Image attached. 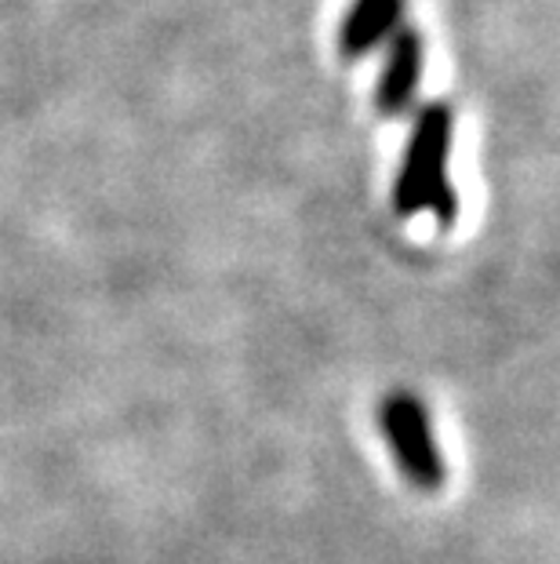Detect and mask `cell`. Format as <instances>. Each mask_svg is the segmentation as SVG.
I'll use <instances>...</instances> for the list:
<instances>
[{
  "label": "cell",
  "instance_id": "cell-4",
  "mask_svg": "<svg viewBox=\"0 0 560 564\" xmlns=\"http://www.w3.org/2000/svg\"><path fill=\"white\" fill-rule=\"evenodd\" d=\"M404 0H353L339 26L342 58H364L400 30Z\"/></svg>",
  "mask_w": 560,
  "mask_h": 564
},
{
  "label": "cell",
  "instance_id": "cell-2",
  "mask_svg": "<svg viewBox=\"0 0 560 564\" xmlns=\"http://www.w3.org/2000/svg\"><path fill=\"white\" fill-rule=\"evenodd\" d=\"M378 426L389 441V452L397 459L400 474L419 488V491H440L448 481V463L437 448L433 437V419L426 412V404L415 393H389L378 404Z\"/></svg>",
  "mask_w": 560,
  "mask_h": 564
},
{
  "label": "cell",
  "instance_id": "cell-1",
  "mask_svg": "<svg viewBox=\"0 0 560 564\" xmlns=\"http://www.w3.org/2000/svg\"><path fill=\"white\" fill-rule=\"evenodd\" d=\"M451 139H455V113L448 102H430L415 113L400 172L393 178V212L400 219L433 212L440 226L455 223L459 200L448 178Z\"/></svg>",
  "mask_w": 560,
  "mask_h": 564
},
{
  "label": "cell",
  "instance_id": "cell-3",
  "mask_svg": "<svg viewBox=\"0 0 560 564\" xmlns=\"http://www.w3.org/2000/svg\"><path fill=\"white\" fill-rule=\"evenodd\" d=\"M426 69V41L419 30L400 26L386 41V58H383V74L375 84V110L383 117H400L419 95Z\"/></svg>",
  "mask_w": 560,
  "mask_h": 564
}]
</instances>
